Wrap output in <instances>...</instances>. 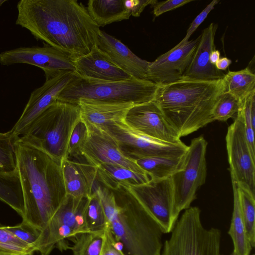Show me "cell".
Returning a JSON list of instances; mask_svg holds the SVG:
<instances>
[{"instance_id": "4316f807", "label": "cell", "mask_w": 255, "mask_h": 255, "mask_svg": "<svg viewBox=\"0 0 255 255\" xmlns=\"http://www.w3.org/2000/svg\"><path fill=\"white\" fill-rule=\"evenodd\" d=\"M224 92L242 101L255 91V75L248 67L237 71H229L223 78Z\"/></svg>"}, {"instance_id": "ab89813d", "label": "cell", "mask_w": 255, "mask_h": 255, "mask_svg": "<svg viewBox=\"0 0 255 255\" xmlns=\"http://www.w3.org/2000/svg\"><path fill=\"white\" fill-rule=\"evenodd\" d=\"M115 238L107 225L104 232L103 245L100 255H126L123 251L117 249L114 245Z\"/></svg>"}, {"instance_id": "603a6c76", "label": "cell", "mask_w": 255, "mask_h": 255, "mask_svg": "<svg viewBox=\"0 0 255 255\" xmlns=\"http://www.w3.org/2000/svg\"><path fill=\"white\" fill-rule=\"evenodd\" d=\"M92 19L99 27L128 19L130 12L123 0H90L86 8Z\"/></svg>"}, {"instance_id": "cb8c5ba5", "label": "cell", "mask_w": 255, "mask_h": 255, "mask_svg": "<svg viewBox=\"0 0 255 255\" xmlns=\"http://www.w3.org/2000/svg\"><path fill=\"white\" fill-rule=\"evenodd\" d=\"M234 204L232 217L228 234L231 237L234 245V255H249L252 246L248 239L242 214L238 192L237 185L232 182Z\"/></svg>"}, {"instance_id": "d590c367", "label": "cell", "mask_w": 255, "mask_h": 255, "mask_svg": "<svg viewBox=\"0 0 255 255\" xmlns=\"http://www.w3.org/2000/svg\"><path fill=\"white\" fill-rule=\"evenodd\" d=\"M88 129L86 124L80 119L75 126L70 138L68 146V155L78 154L79 148L86 140Z\"/></svg>"}, {"instance_id": "f546056e", "label": "cell", "mask_w": 255, "mask_h": 255, "mask_svg": "<svg viewBox=\"0 0 255 255\" xmlns=\"http://www.w3.org/2000/svg\"><path fill=\"white\" fill-rule=\"evenodd\" d=\"M85 219L86 229L90 232H104L108 225L102 204L95 191L88 198Z\"/></svg>"}, {"instance_id": "4fadbf2b", "label": "cell", "mask_w": 255, "mask_h": 255, "mask_svg": "<svg viewBox=\"0 0 255 255\" xmlns=\"http://www.w3.org/2000/svg\"><path fill=\"white\" fill-rule=\"evenodd\" d=\"M87 129V138L80 147L78 153L84 157L87 163L94 167L101 163L115 164L136 173L146 174L134 159L122 151L116 140L105 129Z\"/></svg>"}, {"instance_id": "83f0119b", "label": "cell", "mask_w": 255, "mask_h": 255, "mask_svg": "<svg viewBox=\"0 0 255 255\" xmlns=\"http://www.w3.org/2000/svg\"><path fill=\"white\" fill-rule=\"evenodd\" d=\"M242 214L248 239L252 248L255 246V196L237 185Z\"/></svg>"}, {"instance_id": "f1b7e54d", "label": "cell", "mask_w": 255, "mask_h": 255, "mask_svg": "<svg viewBox=\"0 0 255 255\" xmlns=\"http://www.w3.org/2000/svg\"><path fill=\"white\" fill-rule=\"evenodd\" d=\"M104 232H88L78 235L74 238V244L70 248L73 255H100Z\"/></svg>"}, {"instance_id": "d6a6232c", "label": "cell", "mask_w": 255, "mask_h": 255, "mask_svg": "<svg viewBox=\"0 0 255 255\" xmlns=\"http://www.w3.org/2000/svg\"><path fill=\"white\" fill-rule=\"evenodd\" d=\"M14 140L9 131L0 132V171L9 172L16 168Z\"/></svg>"}, {"instance_id": "7a4b0ae2", "label": "cell", "mask_w": 255, "mask_h": 255, "mask_svg": "<svg viewBox=\"0 0 255 255\" xmlns=\"http://www.w3.org/2000/svg\"><path fill=\"white\" fill-rule=\"evenodd\" d=\"M14 146L24 201L22 222L42 231L66 196L61 166L19 138Z\"/></svg>"}, {"instance_id": "6da1fadb", "label": "cell", "mask_w": 255, "mask_h": 255, "mask_svg": "<svg viewBox=\"0 0 255 255\" xmlns=\"http://www.w3.org/2000/svg\"><path fill=\"white\" fill-rule=\"evenodd\" d=\"M15 24L73 60L97 44L100 27L76 0H20Z\"/></svg>"}, {"instance_id": "8fae6325", "label": "cell", "mask_w": 255, "mask_h": 255, "mask_svg": "<svg viewBox=\"0 0 255 255\" xmlns=\"http://www.w3.org/2000/svg\"><path fill=\"white\" fill-rule=\"evenodd\" d=\"M226 141L232 182L255 196V159L247 141L244 119L240 110L228 127Z\"/></svg>"}, {"instance_id": "30bf717a", "label": "cell", "mask_w": 255, "mask_h": 255, "mask_svg": "<svg viewBox=\"0 0 255 255\" xmlns=\"http://www.w3.org/2000/svg\"><path fill=\"white\" fill-rule=\"evenodd\" d=\"M105 129L116 140L122 151L133 159L137 157L181 156L188 148L182 141L168 143L141 133L130 128L124 119L109 123Z\"/></svg>"}, {"instance_id": "7bdbcfd3", "label": "cell", "mask_w": 255, "mask_h": 255, "mask_svg": "<svg viewBox=\"0 0 255 255\" xmlns=\"http://www.w3.org/2000/svg\"><path fill=\"white\" fill-rule=\"evenodd\" d=\"M7 0H0V7L4 2H5Z\"/></svg>"}, {"instance_id": "5bb4252c", "label": "cell", "mask_w": 255, "mask_h": 255, "mask_svg": "<svg viewBox=\"0 0 255 255\" xmlns=\"http://www.w3.org/2000/svg\"><path fill=\"white\" fill-rule=\"evenodd\" d=\"M74 75L75 72H61L53 77L46 79L41 87L31 93L20 117L9 131L14 141L25 132L40 114L58 101L60 93Z\"/></svg>"}, {"instance_id": "9c48e42d", "label": "cell", "mask_w": 255, "mask_h": 255, "mask_svg": "<svg viewBox=\"0 0 255 255\" xmlns=\"http://www.w3.org/2000/svg\"><path fill=\"white\" fill-rule=\"evenodd\" d=\"M124 189L152 217L163 234L172 232L179 214L175 209L171 177L150 178L145 183L130 185Z\"/></svg>"}, {"instance_id": "74e56055", "label": "cell", "mask_w": 255, "mask_h": 255, "mask_svg": "<svg viewBox=\"0 0 255 255\" xmlns=\"http://www.w3.org/2000/svg\"><path fill=\"white\" fill-rule=\"evenodd\" d=\"M192 0H168L157 2L153 5V14L155 16H158L162 14L182 6Z\"/></svg>"}, {"instance_id": "f35d334b", "label": "cell", "mask_w": 255, "mask_h": 255, "mask_svg": "<svg viewBox=\"0 0 255 255\" xmlns=\"http://www.w3.org/2000/svg\"><path fill=\"white\" fill-rule=\"evenodd\" d=\"M157 2V0H123L125 8L134 17H139L145 7L148 5L153 6Z\"/></svg>"}, {"instance_id": "ba28073f", "label": "cell", "mask_w": 255, "mask_h": 255, "mask_svg": "<svg viewBox=\"0 0 255 255\" xmlns=\"http://www.w3.org/2000/svg\"><path fill=\"white\" fill-rule=\"evenodd\" d=\"M208 142L203 135L193 138L183 155L180 169L171 177L174 206L179 214L190 207L206 181Z\"/></svg>"}, {"instance_id": "ee69618b", "label": "cell", "mask_w": 255, "mask_h": 255, "mask_svg": "<svg viewBox=\"0 0 255 255\" xmlns=\"http://www.w3.org/2000/svg\"><path fill=\"white\" fill-rule=\"evenodd\" d=\"M252 255H255L254 254H253Z\"/></svg>"}, {"instance_id": "4dcf8cb0", "label": "cell", "mask_w": 255, "mask_h": 255, "mask_svg": "<svg viewBox=\"0 0 255 255\" xmlns=\"http://www.w3.org/2000/svg\"><path fill=\"white\" fill-rule=\"evenodd\" d=\"M34 249L0 225V255H34Z\"/></svg>"}, {"instance_id": "8d00e7d4", "label": "cell", "mask_w": 255, "mask_h": 255, "mask_svg": "<svg viewBox=\"0 0 255 255\" xmlns=\"http://www.w3.org/2000/svg\"><path fill=\"white\" fill-rule=\"evenodd\" d=\"M219 2V0H212L207 6L194 18L191 23L186 34L183 39L177 44L180 45L189 40L191 35L197 29L199 25L206 18L209 13L214 8L215 6Z\"/></svg>"}, {"instance_id": "7c38bea8", "label": "cell", "mask_w": 255, "mask_h": 255, "mask_svg": "<svg viewBox=\"0 0 255 255\" xmlns=\"http://www.w3.org/2000/svg\"><path fill=\"white\" fill-rule=\"evenodd\" d=\"M27 64L41 69L46 79L61 72H75L73 60L68 54L44 43L42 47H21L0 53V64Z\"/></svg>"}, {"instance_id": "b9f144b4", "label": "cell", "mask_w": 255, "mask_h": 255, "mask_svg": "<svg viewBox=\"0 0 255 255\" xmlns=\"http://www.w3.org/2000/svg\"><path fill=\"white\" fill-rule=\"evenodd\" d=\"M220 58V52L216 49L213 50L210 56V63L215 65L216 62Z\"/></svg>"}, {"instance_id": "484cf974", "label": "cell", "mask_w": 255, "mask_h": 255, "mask_svg": "<svg viewBox=\"0 0 255 255\" xmlns=\"http://www.w3.org/2000/svg\"><path fill=\"white\" fill-rule=\"evenodd\" d=\"M183 155L171 157H137L134 159L150 178L163 179L171 177L180 169Z\"/></svg>"}, {"instance_id": "d6986e66", "label": "cell", "mask_w": 255, "mask_h": 255, "mask_svg": "<svg viewBox=\"0 0 255 255\" xmlns=\"http://www.w3.org/2000/svg\"><path fill=\"white\" fill-rule=\"evenodd\" d=\"M75 74L100 81H121L132 78L113 64L95 45L87 54L74 60Z\"/></svg>"}, {"instance_id": "e575fe53", "label": "cell", "mask_w": 255, "mask_h": 255, "mask_svg": "<svg viewBox=\"0 0 255 255\" xmlns=\"http://www.w3.org/2000/svg\"><path fill=\"white\" fill-rule=\"evenodd\" d=\"M5 227L16 237L32 247L35 250V247L39 240L41 231L23 222L15 226Z\"/></svg>"}, {"instance_id": "7402d4cb", "label": "cell", "mask_w": 255, "mask_h": 255, "mask_svg": "<svg viewBox=\"0 0 255 255\" xmlns=\"http://www.w3.org/2000/svg\"><path fill=\"white\" fill-rule=\"evenodd\" d=\"M94 168L98 181L109 189H125L128 185L144 183L150 179L146 174L136 173L117 164L101 163Z\"/></svg>"}, {"instance_id": "60d3db41", "label": "cell", "mask_w": 255, "mask_h": 255, "mask_svg": "<svg viewBox=\"0 0 255 255\" xmlns=\"http://www.w3.org/2000/svg\"><path fill=\"white\" fill-rule=\"evenodd\" d=\"M232 63V60L227 57L220 58L215 66L218 70H226Z\"/></svg>"}, {"instance_id": "9a60e30c", "label": "cell", "mask_w": 255, "mask_h": 255, "mask_svg": "<svg viewBox=\"0 0 255 255\" xmlns=\"http://www.w3.org/2000/svg\"><path fill=\"white\" fill-rule=\"evenodd\" d=\"M124 121L131 128L153 138L172 143L182 141L154 100L133 105Z\"/></svg>"}, {"instance_id": "ac0fdd59", "label": "cell", "mask_w": 255, "mask_h": 255, "mask_svg": "<svg viewBox=\"0 0 255 255\" xmlns=\"http://www.w3.org/2000/svg\"><path fill=\"white\" fill-rule=\"evenodd\" d=\"M218 24L213 22L205 28L190 64L183 79L212 81L222 79L225 74L218 70L210 61V56L215 49V37Z\"/></svg>"}, {"instance_id": "836d02e7", "label": "cell", "mask_w": 255, "mask_h": 255, "mask_svg": "<svg viewBox=\"0 0 255 255\" xmlns=\"http://www.w3.org/2000/svg\"><path fill=\"white\" fill-rule=\"evenodd\" d=\"M255 98V91L241 101L240 111L242 113L244 123L246 138L253 157L255 159V128L253 127L251 116V107Z\"/></svg>"}, {"instance_id": "e0dca14e", "label": "cell", "mask_w": 255, "mask_h": 255, "mask_svg": "<svg viewBox=\"0 0 255 255\" xmlns=\"http://www.w3.org/2000/svg\"><path fill=\"white\" fill-rule=\"evenodd\" d=\"M96 45L113 64L131 77L147 80L150 62L138 57L119 39L100 30Z\"/></svg>"}, {"instance_id": "44dd1931", "label": "cell", "mask_w": 255, "mask_h": 255, "mask_svg": "<svg viewBox=\"0 0 255 255\" xmlns=\"http://www.w3.org/2000/svg\"><path fill=\"white\" fill-rule=\"evenodd\" d=\"M81 120L87 128L105 129L109 123L125 119L128 111L135 104L92 99H81L77 103Z\"/></svg>"}, {"instance_id": "3957f363", "label": "cell", "mask_w": 255, "mask_h": 255, "mask_svg": "<svg viewBox=\"0 0 255 255\" xmlns=\"http://www.w3.org/2000/svg\"><path fill=\"white\" fill-rule=\"evenodd\" d=\"M224 92L223 78L182 79L159 85L154 101L181 137L215 121L213 110Z\"/></svg>"}, {"instance_id": "5b68a950", "label": "cell", "mask_w": 255, "mask_h": 255, "mask_svg": "<svg viewBox=\"0 0 255 255\" xmlns=\"http://www.w3.org/2000/svg\"><path fill=\"white\" fill-rule=\"evenodd\" d=\"M80 119L78 105L57 101L34 120L19 139L44 152L61 166L69 158L70 138Z\"/></svg>"}, {"instance_id": "8992f818", "label": "cell", "mask_w": 255, "mask_h": 255, "mask_svg": "<svg viewBox=\"0 0 255 255\" xmlns=\"http://www.w3.org/2000/svg\"><path fill=\"white\" fill-rule=\"evenodd\" d=\"M159 85L148 80L134 77L121 81L88 79L75 73L57 100L76 105L81 99L136 105L154 100Z\"/></svg>"}, {"instance_id": "d4e9b609", "label": "cell", "mask_w": 255, "mask_h": 255, "mask_svg": "<svg viewBox=\"0 0 255 255\" xmlns=\"http://www.w3.org/2000/svg\"><path fill=\"white\" fill-rule=\"evenodd\" d=\"M0 200L19 215L24 213V201L18 169L9 172L0 171Z\"/></svg>"}, {"instance_id": "1f68e13d", "label": "cell", "mask_w": 255, "mask_h": 255, "mask_svg": "<svg viewBox=\"0 0 255 255\" xmlns=\"http://www.w3.org/2000/svg\"><path fill=\"white\" fill-rule=\"evenodd\" d=\"M241 101L231 94L224 92L215 105L213 116L215 121L225 122L236 117L241 107Z\"/></svg>"}, {"instance_id": "ffe728a7", "label": "cell", "mask_w": 255, "mask_h": 255, "mask_svg": "<svg viewBox=\"0 0 255 255\" xmlns=\"http://www.w3.org/2000/svg\"><path fill=\"white\" fill-rule=\"evenodd\" d=\"M66 195L89 198L100 185L95 168L87 163L65 159L61 164Z\"/></svg>"}, {"instance_id": "52a82bcc", "label": "cell", "mask_w": 255, "mask_h": 255, "mask_svg": "<svg viewBox=\"0 0 255 255\" xmlns=\"http://www.w3.org/2000/svg\"><path fill=\"white\" fill-rule=\"evenodd\" d=\"M221 232L217 228H205L198 207L185 210L165 241L161 255H222Z\"/></svg>"}, {"instance_id": "2e32d148", "label": "cell", "mask_w": 255, "mask_h": 255, "mask_svg": "<svg viewBox=\"0 0 255 255\" xmlns=\"http://www.w3.org/2000/svg\"><path fill=\"white\" fill-rule=\"evenodd\" d=\"M200 39V35L195 39L177 44L150 62L147 80L162 85L183 79Z\"/></svg>"}, {"instance_id": "277c9868", "label": "cell", "mask_w": 255, "mask_h": 255, "mask_svg": "<svg viewBox=\"0 0 255 255\" xmlns=\"http://www.w3.org/2000/svg\"><path fill=\"white\" fill-rule=\"evenodd\" d=\"M108 225L126 255H161V228L134 198L119 201L109 189L100 185L95 190Z\"/></svg>"}]
</instances>
